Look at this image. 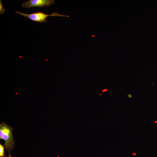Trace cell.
<instances>
[{"label":"cell","instance_id":"7a4b0ae2","mask_svg":"<svg viewBox=\"0 0 157 157\" xmlns=\"http://www.w3.org/2000/svg\"><path fill=\"white\" fill-rule=\"evenodd\" d=\"M15 12L24 17L28 18L33 21L40 23L43 22H46L47 21L46 18L49 16L69 17L68 15H61L56 12H53L51 14L48 15L40 12L30 14L25 13L18 11H15Z\"/></svg>","mask_w":157,"mask_h":157},{"label":"cell","instance_id":"8992f818","mask_svg":"<svg viewBox=\"0 0 157 157\" xmlns=\"http://www.w3.org/2000/svg\"><path fill=\"white\" fill-rule=\"evenodd\" d=\"M7 157H14V156H12L11 154H9V155Z\"/></svg>","mask_w":157,"mask_h":157},{"label":"cell","instance_id":"3957f363","mask_svg":"<svg viewBox=\"0 0 157 157\" xmlns=\"http://www.w3.org/2000/svg\"><path fill=\"white\" fill-rule=\"evenodd\" d=\"M54 0H29L22 3L24 8H29L33 7H42L45 6H49L55 3Z\"/></svg>","mask_w":157,"mask_h":157},{"label":"cell","instance_id":"277c9868","mask_svg":"<svg viewBox=\"0 0 157 157\" xmlns=\"http://www.w3.org/2000/svg\"><path fill=\"white\" fill-rule=\"evenodd\" d=\"M4 146L0 144V157H6L4 154Z\"/></svg>","mask_w":157,"mask_h":157},{"label":"cell","instance_id":"52a82bcc","mask_svg":"<svg viewBox=\"0 0 157 157\" xmlns=\"http://www.w3.org/2000/svg\"><path fill=\"white\" fill-rule=\"evenodd\" d=\"M133 155H134V156H135L136 155V154L135 153H133Z\"/></svg>","mask_w":157,"mask_h":157},{"label":"cell","instance_id":"6da1fadb","mask_svg":"<svg viewBox=\"0 0 157 157\" xmlns=\"http://www.w3.org/2000/svg\"><path fill=\"white\" fill-rule=\"evenodd\" d=\"M13 129L12 127L4 122L0 124V139L4 141V146L9 154L14 149L15 145V141L12 134Z\"/></svg>","mask_w":157,"mask_h":157},{"label":"cell","instance_id":"ba28073f","mask_svg":"<svg viewBox=\"0 0 157 157\" xmlns=\"http://www.w3.org/2000/svg\"><path fill=\"white\" fill-rule=\"evenodd\" d=\"M107 90V89H106V90H103V92H104V91H106Z\"/></svg>","mask_w":157,"mask_h":157},{"label":"cell","instance_id":"5b68a950","mask_svg":"<svg viewBox=\"0 0 157 157\" xmlns=\"http://www.w3.org/2000/svg\"><path fill=\"white\" fill-rule=\"evenodd\" d=\"M5 9L3 7V5L2 3V2L1 0L0 1V13L2 14H3L5 11Z\"/></svg>","mask_w":157,"mask_h":157}]
</instances>
